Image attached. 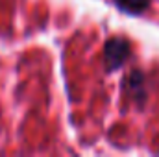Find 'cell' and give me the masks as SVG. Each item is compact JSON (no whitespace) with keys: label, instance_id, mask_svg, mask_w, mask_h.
I'll return each instance as SVG.
<instances>
[{"label":"cell","instance_id":"3957f363","mask_svg":"<svg viewBox=\"0 0 159 157\" xmlns=\"http://www.w3.org/2000/svg\"><path fill=\"white\" fill-rule=\"evenodd\" d=\"M113 4L126 15H141L150 7L152 0H113Z\"/></svg>","mask_w":159,"mask_h":157},{"label":"cell","instance_id":"7a4b0ae2","mask_svg":"<svg viewBox=\"0 0 159 157\" xmlns=\"http://www.w3.org/2000/svg\"><path fill=\"white\" fill-rule=\"evenodd\" d=\"M122 92H124V98L135 102L141 107L144 105L148 91H146V78H144L143 70L133 69L126 78L122 79Z\"/></svg>","mask_w":159,"mask_h":157},{"label":"cell","instance_id":"6da1fadb","mask_svg":"<svg viewBox=\"0 0 159 157\" xmlns=\"http://www.w3.org/2000/svg\"><path fill=\"white\" fill-rule=\"evenodd\" d=\"M131 54V43L126 37H109L104 44V67L107 72H115L129 59Z\"/></svg>","mask_w":159,"mask_h":157}]
</instances>
